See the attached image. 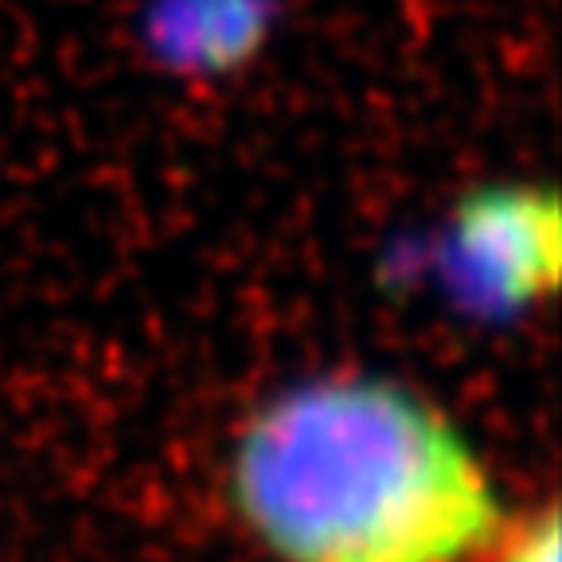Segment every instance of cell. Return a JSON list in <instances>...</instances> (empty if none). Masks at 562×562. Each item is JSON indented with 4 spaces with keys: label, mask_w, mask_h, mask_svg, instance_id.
<instances>
[{
    "label": "cell",
    "mask_w": 562,
    "mask_h": 562,
    "mask_svg": "<svg viewBox=\"0 0 562 562\" xmlns=\"http://www.w3.org/2000/svg\"><path fill=\"white\" fill-rule=\"evenodd\" d=\"M231 484L281 562H461L501 524L453 422L371 375L316 379L262 406Z\"/></svg>",
    "instance_id": "cell-1"
},
{
    "label": "cell",
    "mask_w": 562,
    "mask_h": 562,
    "mask_svg": "<svg viewBox=\"0 0 562 562\" xmlns=\"http://www.w3.org/2000/svg\"><path fill=\"white\" fill-rule=\"evenodd\" d=\"M453 266L473 301L519 308L547 293L559 278V215L539 192L476 195L457 215Z\"/></svg>",
    "instance_id": "cell-2"
},
{
    "label": "cell",
    "mask_w": 562,
    "mask_h": 562,
    "mask_svg": "<svg viewBox=\"0 0 562 562\" xmlns=\"http://www.w3.org/2000/svg\"><path fill=\"white\" fill-rule=\"evenodd\" d=\"M559 536L562 531H559L554 512H543V516L531 519V524L512 539L501 562H559Z\"/></svg>",
    "instance_id": "cell-3"
}]
</instances>
